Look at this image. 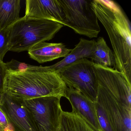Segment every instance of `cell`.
Here are the masks:
<instances>
[{"label":"cell","mask_w":131,"mask_h":131,"mask_svg":"<svg viewBox=\"0 0 131 131\" xmlns=\"http://www.w3.org/2000/svg\"><path fill=\"white\" fill-rule=\"evenodd\" d=\"M91 4L109 37L115 60L113 69L131 83V27L128 19L112 1L92 0Z\"/></svg>","instance_id":"cell-1"},{"label":"cell","mask_w":131,"mask_h":131,"mask_svg":"<svg viewBox=\"0 0 131 131\" xmlns=\"http://www.w3.org/2000/svg\"><path fill=\"white\" fill-rule=\"evenodd\" d=\"M67 86L59 73L33 70L17 73L7 72L3 92L20 101L40 97H66Z\"/></svg>","instance_id":"cell-2"},{"label":"cell","mask_w":131,"mask_h":131,"mask_svg":"<svg viewBox=\"0 0 131 131\" xmlns=\"http://www.w3.org/2000/svg\"><path fill=\"white\" fill-rule=\"evenodd\" d=\"M64 26L49 20L20 18L9 27V51H28L39 43L52 39Z\"/></svg>","instance_id":"cell-3"},{"label":"cell","mask_w":131,"mask_h":131,"mask_svg":"<svg viewBox=\"0 0 131 131\" xmlns=\"http://www.w3.org/2000/svg\"><path fill=\"white\" fill-rule=\"evenodd\" d=\"M64 14L63 26L90 39L97 37L100 28L92 0H58Z\"/></svg>","instance_id":"cell-4"},{"label":"cell","mask_w":131,"mask_h":131,"mask_svg":"<svg viewBox=\"0 0 131 131\" xmlns=\"http://www.w3.org/2000/svg\"><path fill=\"white\" fill-rule=\"evenodd\" d=\"M67 87L79 91L91 101L96 102L98 84L94 63L86 58L79 60L58 72Z\"/></svg>","instance_id":"cell-5"},{"label":"cell","mask_w":131,"mask_h":131,"mask_svg":"<svg viewBox=\"0 0 131 131\" xmlns=\"http://www.w3.org/2000/svg\"><path fill=\"white\" fill-rule=\"evenodd\" d=\"M61 98L40 97L21 101L32 114L38 131H58L62 110Z\"/></svg>","instance_id":"cell-6"},{"label":"cell","mask_w":131,"mask_h":131,"mask_svg":"<svg viewBox=\"0 0 131 131\" xmlns=\"http://www.w3.org/2000/svg\"><path fill=\"white\" fill-rule=\"evenodd\" d=\"M99 85L116 101L131 108V83L113 68L94 63Z\"/></svg>","instance_id":"cell-7"},{"label":"cell","mask_w":131,"mask_h":131,"mask_svg":"<svg viewBox=\"0 0 131 131\" xmlns=\"http://www.w3.org/2000/svg\"><path fill=\"white\" fill-rule=\"evenodd\" d=\"M96 102L104 109L114 131H131V108L116 101L99 85Z\"/></svg>","instance_id":"cell-8"},{"label":"cell","mask_w":131,"mask_h":131,"mask_svg":"<svg viewBox=\"0 0 131 131\" xmlns=\"http://www.w3.org/2000/svg\"><path fill=\"white\" fill-rule=\"evenodd\" d=\"M0 106L15 131H38L32 116L21 101L4 94Z\"/></svg>","instance_id":"cell-9"},{"label":"cell","mask_w":131,"mask_h":131,"mask_svg":"<svg viewBox=\"0 0 131 131\" xmlns=\"http://www.w3.org/2000/svg\"><path fill=\"white\" fill-rule=\"evenodd\" d=\"M65 98L69 101L73 112L82 119L94 131H102L98 120L95 103L73 88L67 87Z\"/></svg>","instance_id":"cell-10"},{"label":"cell","mask_w":131,"mask_h":131,"mask_svg":"<svg viewBox=\"0 0 131 131\" xmlns=\"http://www.w3.org/2000/svg\"><path fill=\"white\" fill-rule=\"evenodd\" d=\"M24 16L52 20L63 25L64 13L58 0H27Z\"/></svg>","instance_id":"cell-11"},{"label":"cell","mask_w":131,"mask_h":131,"mask_svg":"<svg viewBox=\"0 0 131 131\" xmlns=\"http://www.w3.org/2000/svg\"><path fill=\"white\" fill-rule=\"evenodd\" d=\"M71 50L62 43H49L42 42L30 48L28 53L31 59L42 63L65 57Z\"/></svg>","instance_id":"cell-12"},{"label":"cell","mask_w":131,"mask_h":131,"mask_svg":"<svg viewBox=\"0 0 131 131\" xmlns=\"http://www.w3.org/2000/svg\"><path fill=\"white\" fill-rule=\"evenodd\" d=\"M96 41L81 38L79 42L70 52L61 61L52 66H46L47 70L58 72L61 69L79 60L84 58L92 59L96 48Z\"/></svg>","instance_id":"cell-13"},{"label":"cell","mask_w":131,"mask_h":131,"mask_svg":"<svg viewBox=\"0 0 131 131\" xmlns=\"http://www.w3.org/2000/svg\"><path fill=\"white\" fill-rule=\"evenodd\" d=\"M20 0H0V30L8 28L20 19Z\"/></svg>","instance_id":"cell-14"},{"label":"cell","mask_w":131,"mask_h":131,"mask_svg":"<svg viewBox=\"0 0 131 131\" xmlns=\"http://www.w3.org/2000/svg\"><path fill=\"white\" fill-rule=\"evenodd\" d=\"M91 59L95 64L102 66L110 68L115 66V60L114 53L103 37H100L97 39L95 49Z\"/></svg>","instance_id":"cell-15"},{"label":"cell","mask_w":131,"mask_h":131,"mask_svg":"<svg viewBox=\"0 0 131 131\" xmlns=\"http://www.w3.org/2000/svg\"><path fill=\"white\" fill-rule=\"evenodd\" d=\"M60 129V131H95L75 113L63 110L61 114Z\"/></svg>","instance_id":"cell-16"},{"label":"cell","mask_w":131,"mask_h":131,"mask_svg":"<svg viewBox=\"0 0 131 131\" xmlns=\"http://www.w3.org/2000/svg\"><path fill=\"white\" fill-rule=\"evenodd\" d=\"M5 64L7 72L17 73L33 70H46L45 67L32 66L24 63L20 62L13 59L10 62L5 63Z\"/></svg>","instance_id":"cell-17"},{"label":"cell","mask_w":131,"mask_h":131,"mask_svg":"<svg viewBox=\"0 0 131 131\" xmlns=\"http://www.w3.org/2000/svg\"><path fill=\"white\" fill-rule=\"evenodd\" d=\"M95 106L99 123L102 131H114L107 114L102 106L96 102Z\"/></svg>","instance_id":"cell-18"},{"label":"cell","mask_w":131,"mask_h":131,"mask_svg":"<svg viewBox=\"0 0 131 131\" xmlns=\"http://www.w3.org/2000/svg\"><path fill=\"white\" fill-rule=\"evenodd\" d=\"M9 27L0 30V62H3L6 53L9 51Z\"/></svg>","instance_id":"cell-19"},{"label":"cell","mask_w":131,"mask_h":131,"mask_svg":"<svg viewBox=\"0 0 131 131\" xmlns=\"http://www.w3.org/2000/svg\"><path fill=\"white\" fill-rule=\"evenodd\" d=\"M13 129V127L10 124L8 117L0 106V131Z\"/></svg>","instance_id":"cell-20"},{"label":"cell","mask_w":131,"mask_h":131,"mask_svg":"<svg viewBox=\"0 0 131 131\" xmlns=\"http://www.w3.org/2000/svg\"><path fill=\"white\" fill-rule=\"evenodd\" d=\"M7 73V69L5 63L0 62V105L3 99V84L4 78Z\"/></svg>","instance_id":"cell-21"},{"label":"cell","mask_w":131,"mask_h":131,"mask_svg":"<svg viewBox=\"0 0 131 131\" xmlns=\"http://www.w3.org/2000/svg\"><path fill=\"white\" fill-rule=\"evenodd\" d=\"M4 131H14V129H7V130H6Z\"/></svg>","instance_id":"cell-22"},{"label":"cell","mask_w":131,"mask_h":131,"mask_svg":"<svg viewBox=\"0 0 131 131\" xmlns=\"http://www.w3.org/2000/svg\"><path fill=\"white\" fill-rule=\"evenodd\" d=\"M58 131H60V128L59 129V130H58Z\"/></svg>","instance_id":"cell-23"}]
</instances>
